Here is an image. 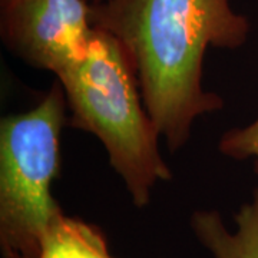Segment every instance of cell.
<instances>
[{"label":"cell","instance_id":"8992f818","mask_svg":"<svg viewBox=\"0 0 258 258\" xmlns=\"http://www.w3.org/2000/svg\"><path fill=\"white\" fill-rule=\"evenodd\" d=\"M39 258H115L102 231L89 222L60 214L40 244Z\"/></svg>","mask_w":258,"mask_h":258},{"label":"cell","instance_id":"7a4b0ae2","mask_svg":"<svg viewBox=\"0 0 258 258\" xmlns=\"http://www.w3.org/2000/svg\"><path fill=\"white\" fill-rule=\"evenodd\" d=\"M57 81L72 112L71 125L101 141L132 204L147 207L155 185L171 181L172 172L162 159L159 134L119 42L95 26L86 56L57 75Z\"/></svg>","mask_w":258,"mask_h":258},{"label":"cell","instance_id":"5b68a950","mask_svg":"<svg viewBox=\"0 0 258 258\" xmlns=\"http://www.w3.org/2000/svg\"><path fill=\"white\" fill-rule=\"evenodd\" d=\"M234 222L235 231H231L218 211L197 210L189 228L212 258H258V189L234 215Z\"/></svg>","mask_w":258,"mask_h":258},{"label":"cell","instance_id":"52a82bcc","mask_svg":"<svg viewBox=\"0 0 258 258\" xmlns=\"http://www.w3.org/2000/svg\"><path fill=\"white\" fill-rule=\"evenodd\" d=\"M222 155L234 159H254L258 174V118L244 128L227 131L218 142Z\"/></svg>","mask_w":258,"mask_h":258},{"label":"cell","instance_id":"277c9868","mask_svg":"<svg viewBox=\"0 0 258 258\" xmlns=\"http://www.w3.org/2000/svg\"><path fill=\"white\" fill-rule=\"evenodd\" d=\"M93 29L85 0H0L3 43L28 64L56 76L86 56Z\"/></svg>","mask_w":258,"mask_h":258},{"label":"cell","instance_id":"3957f363","mask_svg":"<svg viewBox=\"0 0 258 258\" xmlns=\"http://www.w3.org/2000/svg\"><path fill=\"white\" fill-rule=\"evenodd\" d=\"M66 95L57 81L30 111L0 122V248L3 258H39L47 228L63 214L52 195Z\"/></svg>","mask_w":258,"mask_h":258},{"label":"cell","instance_id":"6da1fadb","mask_svg":"<svg viewBox=\"0 0 258 258\" xmlns=\"http://www.w3.org/2000/svg\"><path fill=\"white\" fill-rule=\"evenodd\" d=\"M92 25L111 33L128 56L141 96L171 151L184 147L195 120L221 109L203 85L208 47L237 49L249 22L230 0H95Z\"/></svg>","mask_w":258,"mask_h":258}]
</instances>
